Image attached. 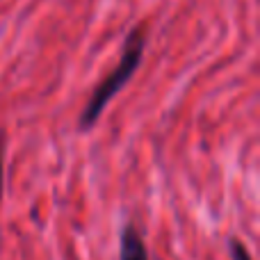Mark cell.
<instances>
[{"label":"cell","instance_id":"7a4b0ae2","mask_svg":"<svg viewBox=\"0 0 260 260\" xmlns=\"http://www.w3.org/2000/svg\"><path fill=\"white\" fill-rule=\"evenodd\" d=\"M119 260H151L142 233L137 231V226H135L133 221H128L121 229V238H119Z\"/></svg>","mask_w":260,"mask_h":260},{"label":"cell","instance_id":"6da1fadb","mask_svg":"<svg viewBox=\"0 0 260 260\" xmlns=\"http://www.w3.org/2000/svg\"><path fill=\"white\" fill-rule=\"evenodd\" d=\"M144 46H146V35H144V30L142 27H133L126 37L123 53H121V59H119L117 69H114L103 82H99V85L94 87L85 110H82L80 117H78V130L87 133V130H91L96 126V121L101 119V114L108 108V103L126 87V82L139 69L142 55H144Z\"/></svg>","mask_w":260,"mask_h":260},{"label":"cell","instance_id":"3957f363","mask_svg":"<svg viewBox=\"0 0 260 260\" xmlns=\"http://www.w3.org/2000/svg\"><path fill=\"white\" fill-rule=\"evenodd\" d=\"M229 253H231V260H253L249 249L244 247V242H240L238 238L229 240Z\"/></svg>","mask_w":260,"mask_h":260},{"label":"cell","instance_id":"277c9868","mask_svg":"<svg viewBox=\"0 0 260 260\" xmlns=\"http://www.w3.org/2000/svg\"><path fill=\"white\" fill-rule=\"evenodd\" d=\"M3 178H5V133L0 130V199H3Z\"/></svg>","mask_w":260,"mask_h":260}]
</instances>
